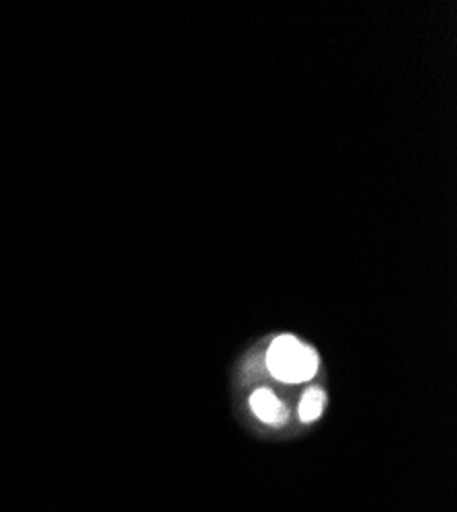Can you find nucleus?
Segmentation results:
<instances>
[{
    "mask_svg": "<svg viewBox=\"0 0 457 512\" xmlns=\"http://www.w3.org/2000/svg\"><path fill=\"white\" fill-rule=\"evenodd\" d=\"M251 408L253 412L267 424H273V426H279L287 420V408L279 402V398L263 388V390H257L253 396H251Z\"/></svg>",
    "mask_w": 457,
    "mask_h": 512,
    "instance_id": "f03ea898",
    "label": "nucleus"
},
{
    "mask_svg": "<svg viewBox=\"0 0 457 512\" xmlns=\"http://www.w3.org/2000/svg\"><path fill=\"white\" fill-rule=\"evenodd\" d=\"M324 402H326V396L322 390L314 388L310 392L304 394L302 402H300V408H298V414H300V420L302 422H314L320 418L322 410H324Z\"/></svg>",
    "mask_w": 457,
    "mask_h": 512,
    "instance_id": "7ed1b4c3",
    "label": "nucleus"
},
{
    "mask_svg": "<svg viewBox=\"0 0 457 512\" xmlns=\"http://www.w3.org/2000/svg\"><path fill=\"white\" fill-rule=\"evenodd\" d=\"M267 367L279 381H308L318 371V353L294 336H279L267 351Z\"/></svg>",
    "mask_w": 457,
    "mask_h": 512,
    "instance_id": "f257e3e1",
    "label": "nucleus"
}]
</instances>
